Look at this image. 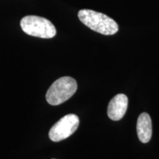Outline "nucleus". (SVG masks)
<instances>
[{
  "label": "nucleus",
  "mask_w": 159,
  "mask_h": 159,
  "mask_svg": "<svg viewBox=\"0 0 159 159\" xmlns=\"http://www.w3.org/2000/svg\"><path fill=\"white\" fill-rule=\"evenodd\" d=\"M78 18L85 26L100 34L114 35L119 30V26L114 19L92 10H80Z\"/></svg>",
  "instance_id": "1"
},
{
  "label": "nucleus",
  "mask_w": 159,
  "mask_h": 159,
  "mask_svg": "<svg viewBox=\"0 0 159 159\" xmlns=\"http://www.w3.org/2000/svg\"><path fill=\"white\" fill-rule=\"evenodd\" d=\"M77 89L76 80L71 77H63L55 81L47 91L46 99L52 105L62 104L71 98Z\"/></svg>",
  "instance_id": "2"
},
{
  "label": "nucleus",
  "mask_w": 159,
  "mask_h": 159,
  "mask_svg": "<svg viewBox=\"0 0 159 159\" xmlns=\"http://www.w3.org/2000/svg\"><path fill=\"white\" fill-rule=\"evenodd\" d=\"M20 25L27 35L41 39H52L57 33L55 27L50 21L37 16H25L21 20Z\"/></svg>",
  "instance_id": "3"
},
{
  "label": "nucleus",
  "mask_w": 159,
  "mask_h": 159,
  "mask_svg": "<svg viewBox=\"0 0 159 159\" xmlns=\"http://www.w3.org/2000/svg\"><path fill=\"white\" fill-rule=\"evenodd\" d=\"M79 124L80 120L77 115H66L52 127L49 132V139L55 142L64 140L74 134Z\"/></svg>",
  "instance_id": "4"
},
{
  "label": "nucleus",
  "mask_w": 159,
  "mask_h": 159,
  "mask_svg": "<svg viewBox=\"0 0 159 159\" xmlns=\"http://www.w3.org/2000/svg\"><path fill=\"white\" fill-rule=\"evenodd\" d=\"M128 99L125 94H119L109 102L108 106V116L111 120L119 121L123 118L128 109Z\"/></svg>",
  "instance_id": "5"
},
{
  "label": "nucleus",
  "mask_w": 159,
  "mask_h": 159,
  "mask_svg": "<svg viewBox=\"0 0 159 159\" xmlns=\"http://www.w3.org/2000/svg\"><path fill=\"white\" fill-rule=\"evenodd\" d=\"M137 135L141 142L148 143L152 137V121L150 115L142 113L139 115L136 124Z\"/></svg>",
  "instance_id": "6"
}]
</instances>
